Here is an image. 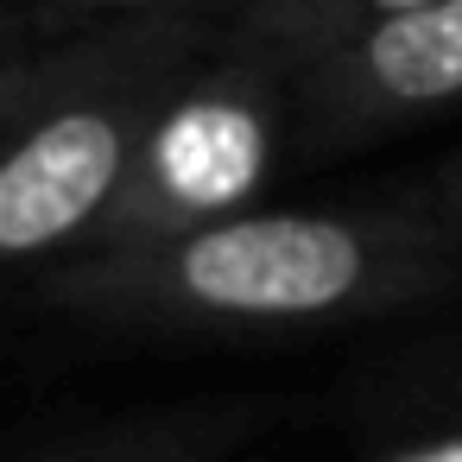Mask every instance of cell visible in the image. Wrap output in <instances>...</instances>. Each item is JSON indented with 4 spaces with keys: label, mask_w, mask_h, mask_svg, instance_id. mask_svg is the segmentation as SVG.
Instances as JSON below:
<instances>
[{
    "label": "cell",
    "mask_w": 462,
    "mask_h": 462,
    "mask_svg": "<svg viewBox=\"0 0 462 462\" xmlns=\"http://www.w3.org/2000/svg\"><path fill=\"white\" fill-rule=\"evenodd\" d=\"M380 462H462V424H443V430H430V437L393 443Z\"/></svg>",
    "instance_id": "obj_6"
},
{
    "label": "cell",
    "mask_w": 462,
    "mask_h": 462,
    "mask_svg": "<svg viewBox=\"0 0 462 462\" xmlns=\"http://www.w3.org/2000/svg\"><path fill=\"white\" fill-rule=\"evenodd\" d=\"M456 266V235L405 209H247L159 247L77 254L45 298L134 329L279 336L418 304Z\"/></svg>",
    "instance_id": "obj_1"
},
{
    "label": "cell",
    "mask_w": 462,
    "mask_h": 462,
    "mask_svg": "<svg viewBox=\"0 0 462 462\" xmlns=\"http://www.w3.org/2000/svg\"><path fill=\"white\" fill-rule=\"evenodd\" d=\"M70 7H77V0H70ZM89 7L96 14H127V7H159V0H89Z\"/></svg>",
    "instance_id": "obj_9"
},
{
    "label": "cell",
    "mask_w": 462,
    "mask_h": 462,
    "mask_svg": "<svg viewBox=\"0 0 462 462\" xmlns=\"http://www.w3.org/2000/svg\"><path fill=\"white\" fill-rule=\"evenodd\" d=\"M462 102V0L336 32L291 58V127L310 146H355L367 134L443 115Z\"/></svg>",
    "instance_id": "obj_4"
},
{
    "label": "cell",
    "mask_w": 462,
    "mask_h": 462,
    "mask_svg": "<svg viewBox=\"0 0 462 462\" xmlns=\"http://www.w3.org/2000/svg\"><path fill=\"white\" fill-rule=\"evenodd\" d=\"M443 228L456 235V247H462V171H456V184H449V209H443Z\"/></svg>",
    "instance_id": "obj_8"
},
{
    "label": "cell",
    "mask_w": 462,
    "mask_h": 462,
    "mask_svg": "<svg viewBox=\"0 0 462 462\" xmlns=\"http://www.w3.org/2000/svg\"><path fill=\"white\" fill-rule=\"evenodd\" d=\"M14 7H20V0H0V14H14Z\"/></svg>",
    "instance_id": "obj_10"
},
{
    "label": "cell",
    "mask_w": 462,
    "mask_h": 462,
    "mask_svg": "<svg viewBox=\"0 0 462 462\" xmlns=\"http://www.w3.org/2000/svg\"><path fill=\"white\" fill-rule=\"evenodd\" d=\"M190 449L178 443H146V449H108V456H51V462H184Z\"/></svg>",
    "instance_id": "obj_7"
},
{
    "label": "cell",
    "mask_w": 462,
    "mask_h": 462,
    "mask_svg": "<svg viewBox=\"0 0 462 462\" xmlns=\"http://www.w3.org/2000/svg\"><path fill=\"white\" fill-rule=\"evenodd\" d=\"M209 7L222 20V39L279 51L291 64L310 45L336 39V32H355V26H374V20L411 14V7H430V0H209Z\"/></svg>",
    "instance_id": "obj_5"
},
{
    "label": "cell",
    "mask_w": 462,
    "mask_h": 462,
    "mask_svg": "<svg viewBox=\"0 0 462 462\" xmlns=\"http://www.w3.org/2000/svg\"><path fill=\"white\" fill-rule=\"evenodd\" d=\"M291 121V64L260 45L216 39V51L159 108L134 178L83 254L159 247L171 235L247 216Z\"/></svg>",
    "instance_id": "obj_3"
},
{
    "label": "cell",
    "mask_w": 462,
    "mask_h": 462,
    "mask_svg": "<svg viewBox=\"0 0 462 462\" xmlns=\"http://www.w3.org/2000/svg\"><path fill=\"white\" fill-rule=\"evenodd\" d=\"M216 39L209 0H159L0 58V266L102 235L159 108Z\"/></svg>",
    "instance_id": "obj_2"
}]
</instances>
